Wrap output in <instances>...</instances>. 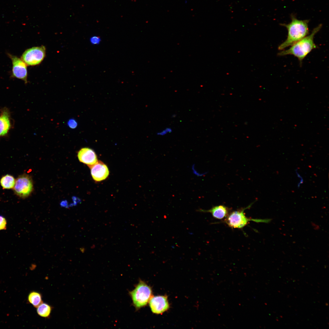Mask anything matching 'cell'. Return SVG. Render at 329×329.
<instances>
[{
	"instance_id": "obj_1",
	"label": "cell",
	"mask_w": 329,
	"mask_h": 329,
	"mask_svg": "<svg viewBox=\"0 0 329 329\" xmlns=\"http://www.w3.org/2000/svg\"><path fill=\"white\" fill-rule=\"evenodd\" d=\"M291 21L290 23L280 24L286 28L288 35L286 40L278 46L279 50H283L291 46L309 34V20H299L294 15H291Z\"/></svg>"
},
{
	"instance_id": "obj_2",
	"label": "cell",
	"mask_w": 329,
	"mask_h": 329,
	"mask_svg": "<svg viewBox=\"0 0 329 329\" xmlns=\"http://www.w3.org/2000/svg\"><path fill=\"white\" fill-rule=\"evenodd\" d=\"M322 27V24H319L313 29L310 35L300 40L288 49L280 51L278 53V55H292L298 58L301 66L303 59L313 49L317 48L314 42V38Z\"/></svg>"
},
{
	"instance_id": "obj_3",
	"label": "cell",
	"mask_w": 329,
	"mask_h": 329,
	"mask_svg": "<svg viewBox=\"0 0 329 329\" xmlns=\"http://www.w3.org/2000/svg\"><path fill=\"white\" fill-rule=\"evenodd\" d=\"M252 204L245 208L241 209L230 212L222 222L226 223L229 227L235 228H242L245 226L250 221L257 223H269L272 219H253L248 218L244 213L245 210L251 207Z\"/></svg>"
},
{
	"instance_id": "obj_4",
	"label": "cell",
	"mask_w": 329,
	"mask_h": 329,
	"mask_svg": "<svg viewBox=\"0 0 329 329\" xmlns=\"http://www.w3.org/2000/svg\"><path fill=\"white\" fill-rule=\"evenodd\" d=\"M133 304L136 310L145 306L152 297L151 288L144 281L140 280L135 288L129 292Z\"/></svg>"
},
{
	"instance_id": "obj_5",
	"label": "cell",
	"mask_w": 329,
	"mask_h": 329,
	"mask_svg": "<svg viewBox=\"0 0 329 329\" xmlns=\"http://www.w3.org/2000/svg\"><path fill=\"white\" fill-rule=\"evenodd\" d=\"M33 188L31 178L29 175L23 174L19 175L16 179L13 189L15 193L18 196L25 199L31 194Z\"/></svg>"
},
{
	"instance_id": "obj_6",
	"label": "cell",
	"mask_w": 329,
	"mask_h": 329,
	"mask_svg": "<svg viewBox=\"0 0 329 329\" xmlns=\"http://www.w3.org/2000/svg\"><path fill=\"white\" fill-rule=\"evenodd\" d=\"M46 48L44 46L33 47L26 50L22 54L21 59L28 66L39 64L45 56Z\"/></svg>"
},
{
	"instance_id": "obj_7",
	"label": "cell",
	"mask_w": 329,
	"mask_h": 329,
	"mask_svg": "<svg viewBox=\"0 0 329 329\" xmlns=\"http://www.w3.org/2000/svg\"><path fill=\"white\" fill-rule=\"evenodd\" d=\"M12 62V76L14 77L27 83V65L21 59L17 57L10 54H8Z\"/></svg>"
},
{
	"instance_id": "obj_8",
	"label": "cell",
	"mask_w": 329,
	"mask_h": 329,
	"mask_svg": "<svg viewBox=\"0 0 329 329\" xmlns=\"http://www.w3.org/2000/svg\"><path fill=\"white\" fill-rule=\"evenodd\" d=\"M151 311L156 314H162L169 308V304L166 295L152 297L149 302Z\"/></svg>"
},
{
	"instance_id": "obj_9",
	"label": "cell",
	"mask_w": 329,
	"mask_h": 329,
	"mask_svg": "<svg viewBox=\"0 0 329 329\" xmlns=\"http://www.w3.org/2000/svg\"><path fill=\"white\" fill-rule=\"evenodd\" d=\"M88 166L90 168L92 177L95 181L100 182L104 180L109 175L107 166L101 161H97L94 164Z\"/></svg>"
},
{
	"instance_id": "obj_10",
	"label": "cell",
	"mask_w": 329,
	"mask_h": 329,
	"mask_svg": "<svg viewBox=\"0 0 329 329\" xmlns=\"http://www.w3.org/2000/svg\"><path fill=\"white\" fill-rule=\"evenodd\" d=\"M78 157L80 162L88 166L92 165L97 161V156L94 151L88 147L81 148L78 153Z\"/></svg>"
},
{
	"instance_id": "obj_11",
	"label": "cell",
	"mask_w": 329,
	"mask_h": 329,
	"mask_svg": "<svg viewBox=\"0 0 329 329\" xmlns=\"http://www.w3.org/2000/svg\"><path fill=\"white\" fill-rule=\"evenodd\" d=\"M197 210L202 212L210 213L214 218L222 219L225 218L230 213V210L224 205H220L214 206L207 210L200 209Z\"/></svg>"
},
{
	"instance_id": "obj_12",
	"label": "cell",
	"mask_w": 329,
	"mask_h": 329,
	"mask_svg": "<svg viewBox=\"0 0 329 329\" xmlns=\"http://www.w3.org/2000/svg\"><path fill=\"white\" fill-rule=\"evenodd\" d=\"M10 127L9 113L7 109H5L0 115V136L6 135Z\"/></svg>"
},
{
	"instance_id": "obj_13",
	"label": "cell",
	"mask_w": 329,
	"mask_h": 329,
	"mask_svg": "<svg viewBox=\"0 0 329 329\" xmlns=\"http://www.w3.org/2000/svg\"><path fill=\"white\" fill-rule=\"evenodd\" d=\"M16 179L14 177L9 174L2 176L0 179V185L4 189H13L15 183Z\"/></svg>"
},
{
	"instance_id": "obj_14",
	"label": "cell",
	"mask_w": 329,
	"mask_h": 329,
	"mask_svg": "<svg viewBox=\"0 0 329 329\" xmlns=\"http://www.w3.org/2000/svg\"><path fill=\"white\" fill-rule=\"evenodd\" d=\"M52 307L49 305L42 302L37 308V312L40 317L47 318L50 317Z\"/></svg>"
},
{
	"instance_id": "obj_15",
	"label": "cell",
	"mask_w": 329,
	"mask_h": 329,
	"mask_svg": "<svg viewBox=\"0 0 329 329\" xmlns=\"http://www.w3.org/2000/svg\"><path fill=\"white\" fill-rule=\"evenodd\" d=\"M28 300L30 304L36 308L43 302L41 294L34 291L31 292L29 293Z\"/></svg>"
},
{
	"instance_id": "obj_16",
	"label": "cell",
	"mask_w": 329,
	"mask_h": 329,
	"mask_svg": "<svg viewBox=\"0 0 329 329\" xmlns=\"http://www.w3.org/2000/svg\"><path fill=\"white\" fill-rule=\"evenodd\" d=\"M172 129L170 127H167L160 131L157 133L156 135L158 136H164L168 133L172 132Z\"/></svg>"
},
{
	"instance_id": "obj_17",
	"label": "cell",
	"mask_w": 329,
	"mask_h": 329,
	"mask_svg": "<svg viewBox=\"0 0 329 329\" xmlns=\"http://www.w3.org/2000/svg\"><path fill=\"white\" fill-rule=\"evenodd\" d=\"M7 221L5 218L0 215V230H5L6 228Z\"/></svg>"
},
{
	"instance_id": "obj_18",
	"label": "cell",
	"mask_w": 329,
	"mask_h": 329,
	"mask_svg": "<svg viewBox=\"0 0 329 329\" xmlns=\"http://www.w3.org/2000/svg\"><path fill=\"white\" fill-rule=\"evenodd\" d=\"M67 124L68 127L72 129L76 128L78 125L77 122L74 119H69L67 122Z\"/></svg>"
},
{
	"instance_id": "obj_19",
	"label": "cell",
	"mask_w": 329,
	"mask_h": 329,
	"mask_svg": "<svg viewBox=\"0 0 329 329\" xmlns=\"http://www.w3.org/2000/svg\"><path fill=\"white\" fill-rule=\"evenodd\" d=\"M101 38L99 37L94 36L90 38V42L93 44H99L101 41Z\"/></svg>"
},
{
	"instance_id": "obj_20",
	"label": "cell",
	"mask_w": 329,
	"mask_h": 329,
	"mask_svg": "<svg viewBox=\"0 0 329 329\" xmlns=\"http://www.w3.org/2000/svg\"><path fill=\"white\" fill-rule=\"evenodd\" d=\"M60 205L61 207H69L68 206L67 202L66 201H64L60 203Z\"/></svg>"
},
{
	"instance_id": "obj_21",
	"label": "cell",
	"mask_w": 329,
	"mask_h": 329,
	"mask_svg": "<svg viewBox=\"0 0 329 329\" xmlns=\"http://www.w3.org/2000/svg\"><path fill=\"white\" fill-rule=\"evenodd\" d=\"M176 115H176V114H173L172 115H171V117H172V118H175V117H176Z\"/></svg>"
},
{
	"instance_id": "obj_22",
	"label": "cell",
	"mask_w": 329,
	"mask_h": 329,
	"mask_svg": "<svg viewBox=\"0 0 329 329\" xmlns=\"http://www.w3.org/2000/svg\"><path fill=\"white\" fill-rule=\"evenodd\" d=\"M80 249V251H82L83 253L84 252V250H85L84 248H81Z\"/></svg>"
}]
</instances>
